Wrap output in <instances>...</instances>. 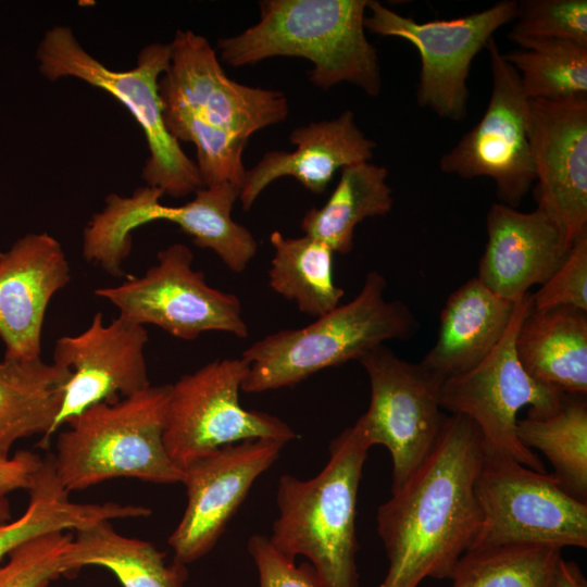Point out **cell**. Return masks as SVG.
<instances>
[{"label": "cell", "instance_id": "obj_24", "mask_svg": "<svg viewBox=\"0 0 587 587\" xmlns=\"http://www.w3.org/2000/svg\"><path fill=\"white\" fill-rule=\"evenodd\" d=\"M165 558L151 542L123 536L111 521H101L75 530L61 562L64 576L93 565L111 571L123 587H184L186 565L167 564Z\"/></svg>", "mask_w": 587, "mask_h": 587}, {"label": "cell", "instance_id": "obj_6", "mask_svg": "<svg viewBox=\"0 0 587 587\" xmlns=\"http://www.w3.org/2000/svg\"><path fill=\"white\" fill-rule=\"evenodd\" d=\"M36 58L40 73L51 82L75 77L103 89L126 107L148 143L149 158L141 173L147 186L173 198L203 187L196 162L168 133L163 118L159 78L170 64L168 45L150 43L140 50L133 68L113 71L89 54L70 27L54 26L45 33Z\"/></svg>", "mask_w": 587, "mask_h": 587}, {"label": "cell", "instance_id": "obj_32", "mask_svg": "<svg viewBox=\"0 0 587 587\" xmlns=\"http://www.w3.org/2000/svg\"><path fill=\"white\" fill-rule=\"evenodd\" d=\"M163 118L168 133L178 141L192 142L203 186L232 183L241 186L247 168L242 153L248 139L215 126L191 111L163 105Z\"/></svg>", "mask_w": 587, "mask_h": 587}, {"label": "cell", "instance_id": "obj_27", "mask_svg": "<svg viewBox=\"0 0 587 587\" xmlns=\"http://www.w3.org/2000/svg\"><path fill=\"white\" fill-rule=\"evenodd\" d=\"M239 195L240 187L232 183L203 186L183 205L162 204L158 217L176 224L195 245L212 250L230 271L241 273L254 258L258 243L247 227L232 218Z\"/></svg>", "mask_w": 587, "mask_h": 587}, {"label": "cell", "instance_id": "obj_21", "mask_svg": "<svg viewBox=\"0 0 587 587\" xmlns=\"http://www.w3.org/2000/svg\"><path fill=\"white\" fill-rule=\"evenodd\" d=\"M515 302L496 295L477 277L469 279L448 297L438 337L421 363L444 380L475 367L502 338Z\"/></svg>", "mask_w": 587, "mask_h": 587}, {"label": "cell", "instance_id": "obj_13", "mask_svg": "<svg viewBox=\"0 0 587 587\" xmlns=\"http://www.w3.org/2000/svg\"><path fill=\"white\" fill-rule=\"evenodd\" d=\"M486 49L492 78L487 108L474 127L440 158L439 167L463 179L490 178L500 203L516 209L535 182L529 99L494 37Z\"/></svg>", "mask_w": 587, "mask_h": 587}, {"label": "cell", "instance_id": "obj_9", "mask_svg": "<svg viewBox=\"0 0 587 587\" xmlns=\"http://www.w3.org/2000/svg\"><path fill=\"white\" fill-rule=\"evenodd\" d=\"M249 364L242 358L209 362L170 385L164 445L183 471L193 461L248 439L288 444L296 432L266 412L247 410L239 401Z\"/></svg>", "mask_w": 587, "mask_h": 587}, {"label": "cell", "instance_id": "obj_18", "mask_svg": "<svg viewBox=\"0 0 587 587\" xmlns=\"http://www.w3.org/2000/svg\"><path fill=\"white\" fill-rule=\"evenodd\" d=\"M71 280L61 243L50 234L30 233L0 252V338L4 357L35 359L51 298Z\"/></svg>", "mask_w": 587, "mask_h": 587}, {"label": "cell", "instance_id": "obj_39", "mask_svg": "<svg viewBox=\"0 0 587 587\" xmlns=\"http://www.w3.org/2000/svg\"><path fill=\"white\" fill-rule=\"evenodd\" d=\"M11 520V509L7 497H0V524Z\"/></svg>", "mask_w": 587, "mask_h": 587}, {"label": "cell", "instance_id": "obj_4", "mask_svg": "<svg viewBox=\"0 0 587 587\" xmlns=\"http://www.w3.org/2000/svg\"><path fill=\"white\" fill-rule=\"evenodd\" d=\"M387 283L370 272L348 303L303 327L282 329L254 341L241 358L249 364L241 391L258 394L292 387L327 367L359 361L387 340L408 339L419 328L401 300H388Z\"/></svg>", "mask_w": 587, "mask_h": 587}, {"label": "cell", "instance_id": "obj_16", "mask_svg": "<svg viewBox=\"0 0 587 587\" xmlns=\"http://www.w3.org/2000/svg\"><path fill=\"white\" fill-rule=\"evenodd\" d=\"M536 209L571 247L587 229V98L529 99Z\"/></svg>", "mask_w": 587, "mask_h": 587}, {"label": "cell", "instance_id": "obj_8", "mask_svg": "<svg viewBox=\"0 0 587 587\" xmlns=\"http://www.w3.org/2000/svg\"><path fill=\"white\" fill-rule=\"evenodd\" d=\"M476 496L482 521L470 549L510 545L587 547V502L566 492L552 474L485 453Z\"/></svg>", "mask_w": 587, "mask_h": 587}, {"label": "cell", "instance_id": "obj_7", "mask_svg": "<svg viewBox=\"0 0 587 587\" xmlns=\"http://www.w3.org/2000/svg\"><path fill=\"white\" fill-rule=\"evenodd\" d=\"M532 307L530 292L515 302L511 321L494 350L470 371L446 378L440 386L439 403L442 410L472 421L485 453L508 457L547 473L538 455L516 436L522 408H529L527 415H547L560 407L566 395L534 379L516 357L515 336Z\"/></svg>", "mask_w": 587, "mask_h": 587}, {"label": "cell", "instance_id": "obj_31", "mask_svg": "<svg viewBox=\"0 0 587 587\" xmlns=\"http://www.w3.org/2000/svg\"><path fill=\"white\" fill-rule=\"evenodd\" d=\"M561 549L510 545L469 549L458 561L450 587H553Z\"/></svg>", "mask_w": 587, "mask_h": 587}, {"label": "cell", "instance_id": "obj_30", "mask_svg": "<svg viewBox=\"0 0 587 587\" xmlns=\"http://www.w3.org/2000/svg\"><path fill=\"white\" fill-rule=\"evenodd\" d=\"M519 48L503 58L516 70L528 99L587 98V45L508 35Z\"/></svg>", "mask_w": 587, "mask_h": 587}, {"label": "cell", "instance_id": "obj_3", "mask_svg": "<svg viewBox=\"0 0 587 587\" xmlns=\"http://www.w3.org/2000/svg\"><path fill=\"white\" fill-rule=\"evenodd\" d=\"M370 448L352 425L330 441L329 458L315 476L278 479V516L268 538L285 555L308 558L320 587H359L357 501Z\"/></svg>", "mask_w": 587, "mask_h": 587}, {"label": "cell", "instance_id": "obj_2", "mask_svg": "<svg viewBox=\"0 0 587 587\" xmlns=\"http://www.w3.org/2000/svg\"><path fill=\"white\" fill-rule=\"evenodd\" d=\"M369 0H263L258 23L221 38V58L234 67L273 57L304 58L310 82L324 90L342 82L371 97L382 90L375 47L364 27Z\"/></svg>", "mask_w": 587, "mask_h": 587}, {"label": "cell", "instance_id": "obj_33", "mask_svg": "<svg viewBox=\"0 0 587 587\" xmlns=\"http://www.w3.org/2000/svg\"><path fill=\"white\" fill-rule=\"evenodd\" d=\"M72 539V533L57 532L15 548L0 565V587H46L64 576L61 560Z\"/></svg>", "mask_w": 587, "mask_h": 587}, {"label": "cell", "instance_id": "obj_38", "mask_svg": "<svg viewBox=\"0 0 587 587\" xmlns=\"http://www.w3.org/2000/svg\"><path fill=\"white\" fill-rule=\"evenodd\" d=\"M553 587H587V579L575 561L561 558L555 569Z\"/></svg>", "mask_w": 587, "mask_h": 587}, {"label": "cell", "instance_id": "obj_28", "mask_svg": "<svg viewBox=\"0 0 587 587\" xmlns=\"http://www.w3.org/2000/svg\"><path fill=\"white\" fill-rule=\"evenodd\" d=\"M270 241L274 253L268 283L275 292L314 317L339 305L345 291L333 279L334 251L325 242L305 234L286 237L278 230Z\"/></svg>", "mask_w": 587, "mask_h": 587}, {"label": "cell", "instance_id": "obj_26", "mask_svg": "<svg viewBox=\"0 0 587 587\" xmlns=\"http://www.w3.org/2000/svg\"><path fill=\"white\" fill-rule=\"evenodd\" d=\"M385 166L360 162L341 168L326 203L310 209L301 221L305 235L325 242L334 252L349 253L354 229L367 217L384 216L392 208V190Z\"/></svg>", "mask_w": 587, "mask_h": 587}, {"label": "cell", "instance_id": "obj_15", "mask_svg": "<svg viewBox=\"0 0 587 587\" xmlns=\"http://www.w3.org/2000/svg\"><path fill=\"white\" fill-rule=\"evenodd\" d=\"M285 445L248 439L222 447L183 470L187 504L167 539L174 561L192 563L215 547L254 482L277 461Z\"/></svg>", "mask_w": 587, "mask_h": 587}, {"label": "cell", "instance_id": "obj_34", "mask_svg": "<svg viewBox=\"0 0 587 587\" xmlns=\"http://www.w3.org/2000/svg\"><path fill=\"white\" fill-rule=\"evenodd\" d=\"M514 21L508 35L559 38L587 45L586 0L516 1Z\"/></svg>", "mask_w": 587, "mask_h": 587}, {"label": "cell", "instance_id": "obj_11", "mask_svg": "<svg viewBox=\"0 0 587 587\" xmlns=\"http://www.w3.org/2000/svg\"><path fill=\"white\" fill-rule=\"evenodd\" d=\"M358 362L369 376L371 398L353 426L370 447L382 445L390 453L394 492L425 461L439 437L448 416L439 403L444 378L384 345Z\"/></svg>", "mask_w": 587, "mask_h": 587}, {"label": "cell", "instance_id": "obj_5", "mask_svg": "<svg viewBox=\"0 0 587 587\" xmlns=\"http://www.w3.org/2000/svg\"><path fill=\"white\" fill-rule=\"evenodd\" d=\"M170 385L149 386L116 402L84 410L57 437L52 461L70 492L113 478L182 483L164 445Z\"/></svg>", "mask_w": 587, "mask_h": 587}, {"label": "cell", "instance_id": "obj_25", "mask_svg": "<svg viewBox=\"0 0 587 587\" xmlns=\"http://www.w3.org/2000/svg\"><path fill=\"white\" fill-rule=\"evenodd\" d=\"M29 499L16 520L0 524V559L18 546L46 534L78 530L101 521L146 517L149 508L116 502L79 503L70 499L48 453L28 488Z\"/></svg>", "mask_w": 587, "mask_h": 587}, {"label": "cell", "instance_id": "obj_14", "mask_svg": "<svg viewBox=\"0 0 587 587\" xmlns=\"http://www.w3.org/2000/svg\"><path fill=\"white\" fill-rule=\"evenodd\" d=\"M168 50L170 64L159 80L163 105L187 109L245 139L287 118L286 96L228 78L207 38L177 30Z\"/></svg>", "mask_w": 587, "mask_h": 587}, {"label": "cell", "instance_id": "obj_1", "mask_svg": "<svg viewBox=\"0 0 587 587\" xmlns=\"http://www.w3.org/2000/svg\"><path fill=\"white\" fill-rule=\"evenodd\" d=\"M484 455L472 421L448 415L428 457L377 510L388 559L378 587H419L425 578L451 577L480 526L476 480Z\"/></svg>", "mask_w": 587, "mask_h": 587}, {"label": "cell", "instance_id": "obj_19", "mask_svg": "<svg viewBox=\"0 0 587 587\" xmlns=\"http://www.w3.org/2000/svg\"><path fill=\"white\" fill-rule=\"evenodd\" d=\"M486 232L476 277L513 302L549 279L571 248L554 222L538 209L520 212L494 203L486 214Z\"/></svg>", "mask_w": 587, "mask_h": 587}, {"label": "cell", "instance_id": "obj_23", "mask_svg": "<svg viewBox=\"0 0 587 587\" xmlns=\"http://www.w3.org/2000/svg\"><path fill=\"white\" fill-rule=\"evenodd\" d=\"M71 375L70 369L40 357L0 361V457H9L18 439L35 435L42 436L39 447H48Z\"/></svg>", "mask_w": 587, "mask_h": 587}, {"label": "cell", "instance_id": "obj_29", "mask_svg": "<svg viewBox=\"0 0 587 587\" xmlns=\"http://www.w3.org/2000/svg\"><path fill=\"white\" fill-rule=\"evenodd\" d=\"M516 436L527 449L545 454L553 467L552 475L566 492L586 502V397L565 395L552 413L517 420Z\"/></svg>", "mask_w": 587, "mask_h": 587}, {"label": "cell", "instance_id": "obj_10", "mask_svg": "<svg viewBox=\"0 0 587 587\" xmlns=\"http://www.w3.org/2000/svg\"><path fill=\"white\" fill-rule=\"evenodd\" d=\"M366 12L365 29L407 40L419 52L416 103L440 118L459 122L467 115L472 62L500 27L514 21L516 1L502 0L479 12L428 22L403 16L376 0L367 1Z\"/></svg>", "mask_w": 587, "mask_h": 587}, {"label": "cell", "instance_id": "obj_37", "mask_svg": "<svg viewBox=\"0 0 587 587\" xmlns=\"http://www.w3.org/2000/svg\"><path fill=\"white\" fill-rule=\"evenodd\" d=\"M42 461L43 458L29 450L0 457V497L17 489L28 490Z\"/></svg>", "mask_w": 587, "mask_h": 587}, {"label": "cell", "instance_id": "obj_17", "mask_svg": "<svg viewBox=\"0 0 587 587\" xmlns=\"http://www.w3.org/2000/svg\"><path fill=\"white\" fill-rule=\"evenodd\" d=\"M147 342L145 326L120 316L104 325L101 312L83 333L57 339L53 363L70 369L72 375L52 435L91 405L116 402L151 386L145 359Z\"/></svg>", "mask_w": 587, "mask_h": 587}, {"label": "cell", "instance_id": "obj_22", "mask_svg": "<svg viewBox=\"0 0 587 587\" xmlns=\"http://www.w3.org/2000/svg\"><path fill=\"white\" fill-rule=\"evenodd\" d=\"M523 369L563 394H587V311L573 307L529 310L515 336Z\"/></svg>", "mask_w": 587, "mask_h": 587}, {"label": "cell", "instance_id": "obj_36", "mask_svg": "<svg viewBox=\"0 0 587 587\" xmlns=\"http://www.w3.org/2000/svg\"><path fill=\"white\" fill-rule=\"evenodd\" d=\"M247 550L258 572V587H320L310 563L297 564L296 559L277 550L267 536H250Z\"/></svg>", "mask_w": 587, "mask_h": 587}, {"label": "cell", "instance_id": "obj_12", "mask_svg": "<svg viewBox=\"0 0 587 587\" xmlns=\"http://www.w3.org/2000/svg\"><path fill=\"white\" fill-rule=\"evenodd\" d=\"M193 254L184 243L158 252L157 264L140 277H128L116 287L95 290L120 311L118 316L145 326L155 325L170 335L196 339L204 332L248 336L242 305L237 296L211 287L192 268Z\"/></svg>", "mask_w": 587, "mask_h": 587}, {"label": "cell", "instance_id": "obj_35", "mask_svg": "<svg viewBox=\"0 0 587 587\" xmlns=\"http://www.w3.org/2000/svg\"><path fill=\"white\" fill-rule=\"evenodd\" d=\"M533 310L573 307L587 311V229L573 241L558 270L532 294Z\"/></svg>", "mask_w": 587, "mask_h": 587}, {"label": "cell", "instance_id": "obj_20", "mask_svg": "<svg viewBox=\"0 0 587 587\" xmlns=\"http://www.w3.org/2000/svg\"><path fill=\"white\" fill-rule=\"evenodd\" d=\"M289 140L294 151L266 152L247 170L239 200L250 210L261 192L274 180L290 176L314 193H322L334 174L346 166L373 158L375 141L367 138L350 110L335 118L295 128Z\"/></svg>", "mask_w": 587, "mask_h": 587}]
</instances>
